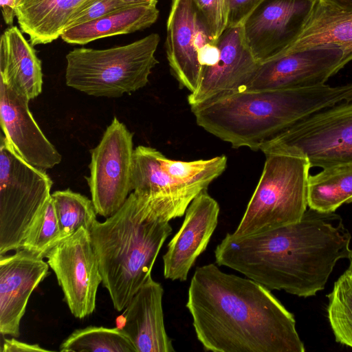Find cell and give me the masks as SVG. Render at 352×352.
Returning <instances> with one entry per match:
<instances>
[{
    "instance_id": "4fadbf2b",
    "label": "cell",
    "mask_w": 352,
    "mask_h": 352,
    "mask_svg": "<svg viewBox=\"0 0 352 352\" xmlns=\"http://www.w3.org/2000/svg\"><path fill=\"white\" fill-rule=\"evenodd\" d=\"M217 45V63L202 70L199 88L188 96L190 107L244 89L260 64L247 43L243 25L226 28Z\"/></svg>"
},
{
    "instance_id": "4dcf8cb0",
    "label": "cell",
    "mask_w": 352,
    "mask_h": 352,
    "mask_svg": "<svg viewBox=\"0 0 352 352\" xmlns=\"http://www.w3.org/2000/svg\"><path fill=\"white\" fill-rule=\"evenodd\" d=\"M124 6L120 0H87L72 16L65 30L95 20Z\"/></svg>"
},
{
    "instance_id": "3957f363",
    "label": "cell",
    "mask_w": 352,
    "mask_h": 352,
    "mask_svg": "<svg viewBox=\"0 0 352 352\" xmlns=\"http://www.w3.org/2000/svg\"><path fill=\"white\" fill-rule=\"evenodd\" d=\"M352 100V82L338 86L242 89L190 107L197 124L234 148L261 146L312 114Z\"/></svg>"
},
{
    "instance_id": "44dd1931",
    "label": "cell",
    "mask_w": 352,
    "mask_h": 352,
    "mask_svg": "<svg viewBox=\"0 0 352 352\" xmlns=\"http://www.w3.org/2000/svg\"><path fill=\"white\" fill-rule=\"evenodd\" d=\"M22 32L11 25L0 40V80L31 100L42 91L41 61Z\"/></svg>"
},
{
    "instance_id": "f546056e",
    "label": "cell",
    "mask_w": 352,
    "mask_h": 352,
    "mask_svg": "<svg viewBox=\"0 0 352 352\" xmlns=\"http://www.w3.org/2000/svg\"><path fill=\"white\" fill-rule=\"evenodd\" d=\"M212 39L217 42L228 27V0H193Z\"/></svg>"
},
{
    "instance_id": "e0dca14e",
    "label": "cell",
    "mask_w": 352,
    "mask_h": 352,
    "mask_svg": "<svg viewBox=\"0 0 352 352\" xmlns=\"http://www.w3.org/2000/svg\"><path fill=\"white\" fill-rule=\"evenodd\" d=\"M219 206L206 190L190 203L178 232L163 256L164 276L185 281L198 256L207 248L218 224Z\"/></svg>"
},
{
    "instance_id": "30bf717a",
    "label": "cell",
    "mask_w": 352,
    "mask_h": 352,
    "mask_svg": "<svg viewBox=\"0 0 352 352\" xmlns=\"http://www.w3.org/2000/svg\"><path fill=\"white\" fill-rule=\"evenodd\" d=\"M70 312L82 319L96 308V294L102 281L90 232L80 228L63 239L45 255Z\"/></svg>"
},
{
    "instance_id": "d590c367",
    "label": "cell",
    "mask_w": 352,
    "mask_h": 352,
    "mask_svg": "<svg viewBox=\"0 0 352 352\" xmlns=\"http://www.w3.org/2000/svg\"><path fill=\"white\" fill-rule=\"evenodd\" d=\"M338 6L352 10V0H329Z\"/></svg>"
},
{
    "instance_id": "4316f807",
    "label": "cell",
    "mask_w": 352,
    "mask_h": 352,
    "mask_svg": "<svg viewBox=\"0 0 352 352\" xmlns=\"http://www.w3.org/2000/svg\"><path fill=\"white\" fill-rule=\"evenodd\" d=\"M51 197L64 239L80 228L90 232L97 221L91 199L70 189L56 190Z\"/></svg>"
},
{
    "instance_id": "d6a6232c",
    "label": "cell",
    "mask_w": 352,
    "mask_h": 352,
    "mask_svg": "<svg viewBox=\"0 0 352 352\" xmlns=\"http://www.w3.org/2000/svg\"><path fill=\"white\" fill-rule=\"evenodd\" d=\"M219 54L217 42L210 41L203 45L197 51L198 60L202 70L214 65L219 58Z\"/></svg>"
},
{
    "instance_id": "83f0119b",
    "label": "cell",
    "mask_w": 352,
    "mask_h": 352,
    "mask_svg": "<svg viewBox=\"0 0 352 352\" xmlns=\"http://www.w3.org/2000/svg\"><path fill=\"white\" fill-rule=\"evenodd\" d=\"M159 160L164 170L170 175L202 190H206L209 184L225 170L227 164L225 155L185 162L170 160L160 152Z\"/></svg>"
},
{
    "instance_id": "f1b7e54d",
    "label": "cell",
    "mask_w": 352,
    "mask_h": 352,
    "mask_svg": "<svg viewBox=\"0 0 352 352\" xmlns=\"http://www.w3.org/2000/svg\"><path fill=\"white\" fill-rule=\"evenodd\" d=\"M63 239L64 237L50 197L30 226L21 248L44 258Z\"/></svg>"
},
{
    "instance_id": "9c48e42d",
    "label": "cell",
    "mask_w": 352,
    "mask_h": 352,
    "mask_svg": "<svg viewBox=\"0 0 352 352\" xmlns=\"http://www.w3.org/2000/svg\"><path fill=\"white\" fill-rule=\"evenodd\" d=\"M133 154V134L114 117L91 150L90 175L85 177L97 214L113 215L132 192Z\"/></svg>"
},
{
    "instance_id": "6da1fadb",
    "label": "cell",
    "mask_w": 352,
    "mask_h": 352,
    "mask_svg": "<svg viewBox=\"0 0 352 352\" xmlns=\"http://www.w3.org/2000/svg\"><path fill=\"white\" fill-rule=\"evenodd\" d=\"M351 234L342 217L308 208L296 223L262 233H227L216 247L215 262L271 290L299 297L325 287L337 262L352 258Z\"/></svg>"
},
{
    "instance_id": "7402d4cb",
    "label": "cell",
    "mask_w": 352,
    "mask_h": 352,
    "mask_svg": "<svg viewBox=\"0 0 352 352\" xmlns=\"http://www.w3.org/2000/svg\"><path fill=\"white\" fill-rule=\"evenodd\" d=\"M157 3L156 0L122 6L95 20L65 30L60 38L69 44L85 45L99 38L145 29L158 18Z\"/></svg>"
},
{
    "instance_id": "8992f818",
    "label": "cell",
    "mask_w": 352,
    "mask_h": 352,
    "mask_svg": "<svg viewBox=\"0 0 352 352\" xmlns=\"http://www.w3.org/2000/svg\"><path fill=\"white\" fill-rule=\"evenodd\" d=\"M236 229L245 236L299 221L308 208L310 164L300 154L272 152Z\"/></svg>"
},
{
    "instance_id": "484cf974",
    "label": "cell",
    "mask_w": 352,
    "mask_h": 352,
    "mask_svg": "<svg viewBox=\"0 0 352 352\" xmlns=\"http://www.w3.org/2000/svg\"><path fill=\"white\" fill-rule=\"evenodd\" d=\"M327 297V318L335 340L352 348V258Z\"/></svg>"
},
{
    "instance_id": "277c9868",
    "label": "cell",
    "mask_w": 352,
    "mask_h": 352,
    "mask_svg": "<svg viewBox=\"0 0 352 352\" xmlns=\"http://www.w3.org/2000/svg\"><path fill=\"white\" fill-rule=\"evenodd\" d=\"M171 233L169 221L133 192L113 215L95 223L90 231L91 243L102 285L116 310L124 309L151 276L160 250Z\"/></svg>"
},
{
    "instance_id": "f35d334b",
    "label": "cell",
    "mask_w": 352,
    "mask_h": 352,
    "mask_svg": "<svg viewBox=\"0 0 352 352\" xmlns=\"http://www.w3.org/2000/svg\"><path fill=\"white\" fill-rule=\"evenodd\" d=\"M309 1H314V0H309Z\"/></svg>"
},
{
    "instance_id": "5b68a950",
    "label": "cell",
    "mask_w": 352,
    "mask_h": 352,
    "mask_svg": "<svg viewBox=\"0 0 352 352\" xmlns=\"http://www.w3.org/2000/svg\"><path fill=\"white\" fill-rule=\"evenodd\" d=\"M159 34L104 50L76 48L66 55L67 86L96 97L118 98L145 87L158 63Z\"/></svg>"
},
{
    "instance_id": "74e56055",
    "label": "cell",
    "mask_w": 352,
    "mask_h": 352,
    "mask_svg": "<svg viewBox=\"0 0 352 352\" xmlns=\"http://www.w3.org/2000/svg\"><path fill=\"white\" fill-rule=\"evenodd\" d=\"M124 5H133L154 1L156 0H120Z\"/></svg>"
},
{
    "instance_id": "d6986e66",
    "label": "cell",
    "mask_w": 352,
    "mask_h": 352,
    "mask_svg": "<svg viewBox=\"0 0 352 352\" xmlns=\"http://www.w3.org/2000/svg\"><path fill=\"white\" fill-rule=\"evenodd\" d=\"M329 47L352 54V10L329 0H314L293 39L272 58L310 49Z\"/></svg>"
},
{
    "instance_id": "d4e9b609",
    "label": "cell",
    "mask_w": 352,
    "mask_h": 352,
    "mask_svg": "<svg viewBox=\"0 0 352 352\" xmlns=\"http://www.w3.org/2000/svg\"><path fill=\"white\" fill-rule=\"evenodd\" d=\"M61 352H137L120 328L89 326L73 331L60 345Z\"/></svg>"
},
{
    "instance_id": "e575fe53",
    "label": "cell",
    "mask_w": 352,
    "mask_h": 352,
    "mask_svg": "<svg viewBox=\"0 0 352 352\" xmlns=\"http://www.w3.org/2000/svg\"><path fill=\"white\" fill-rule=\"evenodd\" d=\"M0 6L4 22L12 25L15 14V0H0Z\"/></svg>"
},
{
    "instance_id": "52a82bcc",
    "label": "cell",
    "mask_w": 352,
    "mask_h": 352,
    "mask_svg": "<svg viewBox=\"0 0 352 352\" xmlns=\"http://www.w3.org/2000/svg\"><path fill=\"white\" fill-rule=\"evenodd\" d=\"M44 169L24 160L2 133L0 142V255L21 249L32 223L51 197Z\"/></svg>"
},
{
    "instance_id": "7a4b0ae2",
    "label": "cell",
    "mask_w": 352,
    "mask_h": 352,
    "mask_svg": "<svg viewBox=\"0 0 352 352\" xmlns=\"http://www.w3.org/2000/svg\"><path fill=\"white\" fill-rule=\"evenodd\" d=\"M196 336L213 352H304L294 315L256 281L197 267L186 305Z\"/></svg>"
},
{
    "instance_id": "5bb4252c",
    "label": "cell",
    "mask_w": 352,
    "mask_h": 352,
    "mask_svg": "<svg viewBox=\"0 0 352 352\" xmlns=\"http://www.w3.org/2000/svg\"><path fill=\"white\" fill-rule=\"evenodd\" d=\"M159 154L150 146H138L134 149L132 191L146 199L155 213L170 221L182 217L192 200L204 190L166 173Z\"/></svg>"
},
{
    "instance_id": "ffe728a7",
    "label": "cell",
    "mask_w": 352,
    "mask_h": 352,
    "mask_svg": "<svg viewBox=\"0 0 352 352\" xmlns=\"http://www.w3.org/2000/svg\"><path fill=\"white\" fill-rule=\"evenodd\" d=\"M164 289L150 276L124 309L122 330L137 352H174L166 333L162 308Z\"/></svg>"
},
{
    "instance_id": "836d02e7",
    "label": "cell",
    "mask_w": 352,
    "mask_h": 352,
    "mask_svg": "<svg viewBox=\"0 0 352 352\" xmlns=\"http://www.w3.org/2000/svg\"><path fill=\"white\" fill-rule=\"evenodd\" d=\"M49 351L37 344H30L19 341L16 338H5L1 347V352H33Z\"/></svg>"
},
{
    "instance_id": "9a60e30c",
    "label": "cell",
    "mask_w": 352,
    "mask_h": 352,
    "mask_svg": "<svg viewBox=\"0 0 352 352\" xmlns=\"http://www.w3.org/2000/svg\"><path fill=\"white\" fill-rule=\"evenodd\" d=\"M49 265L25 249L0 255V332L18 338L30 295L49 274Z\"/></svg>"
},
{
    "instance_id": "ba28073f",
    "label": "cell",
    "mask_w": 352,
    "mask_h": 352,
    "mask_svg": "<svg viewBox=\"0 0 352 352\" xmlns=\"http://www.w3.org/2000/svg\"><path fill=\"white\" fill-rule=\"evenodd\" d=\"M265 154L305 156L311 168L352 163V100L318 111L263 144Z\"/></svg>"
},
{
    "instance_id": "1f68e13d",
    "label": "cell",
    "mask_w": 352,
    "mask_h": 352,
    "mask_svg": "<svg viewBox=\"0 0 352 352\" xmlns=\"http://www.w3.org/2000/svg\"><path fill=\"white\" fill-rule=\"evenodd\" d=\"M265 0H228V28L244 24L248 17Z\"/></svg>"
},
{
    "instance_id": "ac0fdd59",
    "label": "cell",
    "mask_w": 352,
    "mask_h": 352,
    "mask_svg": "<svg viewBox=\"0 0 352 352\" xmlns=\"http://www.w3.org/2000/svg\"><path fill=\"white\" fill-rule=\"evenodd\" d=\"M29 100L0 80V121L3 134L27 162L42 169L59 164L62 157L46 138L29 109Z\"/></svg>"
},
{
    "instance_id": "8fae6325",
    "label": "cell",
    "mask_w": 352,
    "mask_h": 352,
    "mask_svg": "<svg viewBox=\"0 0 352 352\" xmlns=\"http://www.w3.org/2000/svg\"><path fill=\"white\" fill-rule=\"evenodd\" d=\"M351 60L352 54L331 47L280 56L260 63L244 89L277 90L322 85Z\"/></svg>"
},
{
    "instance_id": "cb8c5ba5",
    "label": "cell",
    "mask_w": 352,
    "mask_h": 352,
    "mask_svg": "<svg viewBox=\"0 0 352 352\" xmlns=\"http://www.w3.org/2000/svg\"><path fill=\"white\" fill-rule=\"evenodd\" d=\"M307 202L308 208L321 212H334L352 203V163L327 167L309 175Z\"/></svg>"
},
{
    "instance_id": "2e32d148",
    "label": "cell",
    "mask_w": 352,
    "mask_h": 352,
    "mask_svg": "<svg viewBox=\"0 0 352 352\" xmlns=\"http://www.w3.org/2000/svg\"><path fill=\"white\" fill-rule=\"evenodd\" d=\"M311 1L265 0L243 24L247 43L262 63L277 56L293 39Z\"/></svg>"
},
{
    "instance_id": "8d00e7d4",
    "label": "cell",
    "mask_w": 352,
    "mask_h": 352,
    "mask_svg": "<svg viewBox=\"0 0 352 352\" xmlns=\"http://www.w3.org/2000/svg\"><path fill=\"white\" fill-rule=\"evenodd\" d=\"M43 0H15V8L35 4Z\"/></svg>"
},
{
    "instance_id": "603a6c76",
    "label": "cell",
    "mask_w": 352,
    "mask_h": 352,
    "mask_svg": "<svg viewBox=\"0 0 352 352\" xmlns=\"http://www.w3.org/2000/svg\"><path fill=\"white\" fill-rule=\"evenodd\" d=\"M87 0H43L15 8L21 30L29 36L32 45L56 40L76 11Z\"/></svg>"
},
{
    "instance_id": "7c38bea8",
    "label": "cell",
    "mask_w": 352,
    "mask_h": 352,
    "mask_svg": "<svg viewBox=\"0 0 352 352\" xmlns=\"http://www.w3.org/2000/svg\"><path fill=\"white\" fill-rule=\"evenodd\" d=\"M214 41L193 0H173L166 23V53L172 74L190 93L199 88L198 50Z\"/></svg>"
}]
</instances>
